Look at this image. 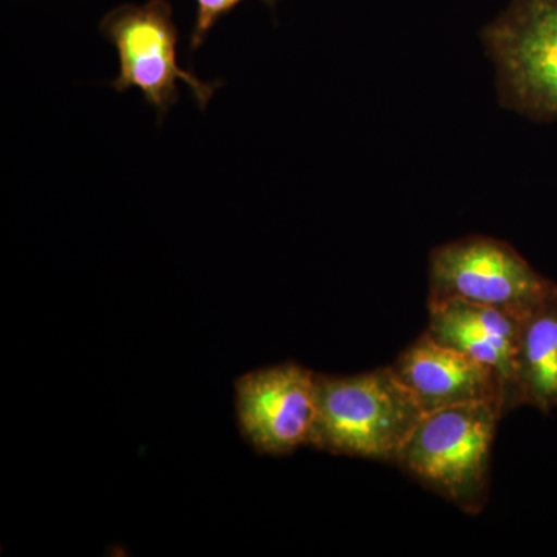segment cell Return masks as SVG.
<instances>
[{"instance_id": "9c48e42d", "label": "cell", "mask_w": 557, "mask_h": 557, "mask_svg": "<svg viewBox=\"0 0 557 557\" xmlns=\"http://www.w3.org/2000/svg\"><path fill=\"white\" fill-rule=\"evenodd\" d=\"M549 413L557 408V284L520 319L515 368V408Z\"/></svg>"}, {"instance_id": "5b68a950", "label": "cell", "mask_w": 557, "mask_h": 557, "mask_svg": "<svg viewBox=\"0 0 557 557\" xmlns=\"http://www.w3.org/2000/svg\"><path fill=\"white\" fill-rule=\"evenodd\" d=\"M102 35L115 46L120 73L110 83L113 89H138L160 119L178 101V81L188 84L197 104L207 109L222 83H203L183 70L177 61L178 32L172 9L164 0L143 7L124 5L110 11L101 22Z\"/></svg>"}, {"instance_id": "6da1fadb", "label": "cell", "mask_w": 557, "mask_h": 557, "mask_svg": "<svg viewBox=\"0 0 557 557\" xmlns=\"http://www.w3.org/2000/svg\"><path fill=\"white\" fill-rule=\"evenodd\" d=\"M424 410L392 366L350 376L317 375L309 446L395 463Z\"/></svg>"}, {"instance_id": "277c9868", "label": "cell", "mask_w": 557, "mask_h": 557, "mask_svg": "<svg viewBox=\"0 0 557 557\" xmlns=\"http://www.w3.org/2000/svg\"><path fill=\"white\" fill-rule=\"evenodd\" d=\"M555 285L518 249L496 237H461L438 245L429 255L428 306L460 299L522 318Z\"/></svg>"}, {"instance_id": "7a4b0ae2", "label": "cell", "mask_w": 557, "mask_h": 557, "mask_svg": "<svg viewBox=\"0 0 557 557\" xmlns=\"http://www.w3.org/2000/svg\"><path fill=\"white\" fill-rule=\"evenodd\" d=\"M504 416L491 403L424 413L394 465L467 515H479L490 496L493 443Z\"/></svg>"}, {"instance_id": "ba28073f", "label": "cell", "mask_w": 557, "mask_h": 557, "mask_svg": "<svg viewBox=\"0 0 557 557\" xmlns=\"http://www.w3.org/2000/svg\"><path fill=\"white\" fill-rule=\"evenodd\" d=\"M428 310V335L496 370L507 386L508 408L516 409L515 368L522 318L460 299L429 304Z\"/></svg>"}, {"instance_id": "3957f363", "label": "cell", "mask_w": 557, "mask_h": 557, "mask_svg": "<svg viewBox=\"0 0 557 557\" xmlns=\"http://www.w3.org/2000/svg\"><path fill=\"white\" fill-rule=\"evenodd\" d=\"M482 40L500 104L537 123L557 121V0H512Z\"/></svg>"}, {"instance_id": "8992f818", "label": "cell", "mask_w": 557, "mask_h": 557, "mask_svg": "<svg viewBox=\"0 0 557 557\" xmlns=\"http://www.w3.org/2000/svg\"><path fill=\"white\" fill-rule=\"evenodd\" d=\"M242 437L265 456L309 446L317 416V373L296 362L251 370L234 383Z\"/></svg>"}, {"instance_id": "30bf717a", "label": "cell", "mask_w": 557, "mask_h": 557, "mask_svg": "<svg viewBox=\"0 0 557 557\" xmlns=\"http://www.w3.org/2000/svg\"><path fill=\"white\" fill-rule=\"evenodd\" d=\"M240 2L242 0H197V20L190 35V50L199 49L215 22ZM265 2L273 3L274 0H265Z\"/></svg>"}, {"instance_id": "52a82bcc", "label": "cell", "mask_w": 557, "mask_h": 557, "mask_svg": "<svg viewBox=\"0 0 557 557\" xmlns=\"http://www.w3.org/2000/svg\"><path fill=\"white\" fill-rule=\"evenodd\" d=\"M424 413L453 406L491 403L508 412V391L496 370L443 346L426 332L392 364Z\"/></svg>"}]
</instances>
